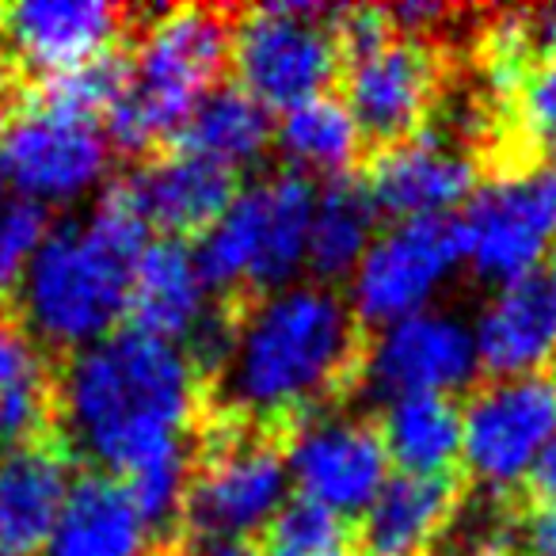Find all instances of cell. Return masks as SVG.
<instances>
[{
    "instance_id": "4fadbf2b",
    "label": "cell",
    "mask_w": 556,
    "mask_h": 556,
    "mask_svg": "<svg viewBox=\"0 0 556 556\" xmlns=\"http://www.w3.org/2000/svg\"><path fill=\"white\" fill-rule=\"evenodd\" d=\"M480 179L484 172L477 156L434 130H419L401 146L366 153L358 164L366 199L396 222L442 217L457 202H469Z\"/></svg>"
},
{
    "instance_id": "484cf974",
    "label": "cell",
    "mask_w": 556,
    "mask_h": 556,
    "mask_svg": "<svg viewBox=\"0 0 556 556\" xmlns=\"http://www.w3.org/2000/svg\"><path fill=\"white\" fill-rule=\"evenodd\" d=\"M278 146L298 168L325 172V176L336 179L358 168L366 156L355 118L336 96H320V100L287 111L278 123Z\"/></svg>"
},
{
    "instance_id": "9a60e30c",
    "label": "cell",
    "mask_w": 556,
    "mask_h": 556,
    "mask_svg": "<svg viewBox=\"0 0 556 556\" xmlns=\"http://www.w3.org/2000/svg\"><path fill=\"white\" fill-rule=\"evenodd\" d=\"M118 187L141 222L149 229H161L168 240L206 237L240 194L232 168L176 149H161L138 161V168L118 179Z\"/></svg>"
},
{
    "instance_id": "83f0119b",
    "label": "cell",
    "mask_w": 556,
    "mask_h": 556,
    "mask_svg": "<svg viewBox=\"0 0 556 556\" xmlns=\"http://www.w3.org/2000/svg\"><path fill=\"white\" fill-rule=\"evenodd\" d=\"M47 206L31 199L4 202L0 210V302L12 298L20 275L47 240Z\"/></svg>"
},
{
    "instance_id": "3957f363",
    "label": "cell",
    "mask_w": 556,
    "mask_h": 556,
    "mask_svg": "<svg viewBox=\"0 0 556 556\" xmlns=\"http://www.w3.org/2000/svg\"><path fill=\"white\" fill-rule=\"evenodd\" d=\"M146 248L149 225L123 187L111 184L85 225L47 232L12 290V309L47 351L77 355L126 317L130 278Z\"/></svg>"
},
{
    "instance_id": "ac0fdd59",
    "label": "cell",
    "mask_w": 556,
    "mask_h": 556,
    "mask_svg": "<svg viewBox=\"0 0 556 556\" xmlns=\"http://www.w3.org/2000/svg\"><path fill=\"white\" fill-rule=\"evenodd\" d=\"M477 348L457 320L439 313H412L370 340L366 374L393 396L408 393H446L472 378Z\"/></svg>"
},
{
    "instance_id": "d6986e66",
    "label": "cell",
    "mask_w": 556,
    "mask_h": 556,
    "mask_svg": "<svg viewBox=\"0 0 556 556\" xmlns=\"http://www.w3.org/2000/svg\"><path fill=\"white\" fill-rule=\"evenodd\" d=\"M62 366L27 332L12 302H0V446L62 434Z\"/></svg>"
},
{
    "instance_id": "ffe728a7",
    "label": "cell",
    "mask_w": 556,
    "mask_h": 556,
    "mask_svg": "<svg viewBox=\"0 0 556 556\" xmlns=\"http://www.w3.org/2000/svg\"><path fill=\"white\" fill-rule=\"evenodd\" d=\"M210 305L214 298L187 240L164 237L141 252L126 294V328L179 348V340L187 343L206 320Z\"/></svg>"
},
{
    "instance_id": "ba28073f",
    "label": "cell",
    "mask_w": 556,
    "mask_h": 556,
    "mask_svg": "<svg viewBox=\"0 0 556 556\" xmlns=\"http://www.w3.org/2000/svg\"><path fill=\"white\" fill-rule=\"evenodd\" d=\"M556 434V374L484 381L462 404V465L480 488L507 500L526 488Z\"/></svg>"
},
{
    "instance_id": "4316f807",
    "label": "cell",
    "mask_w": 556,
    "mask_h": 556,
    "mask_svg": "<svg viewBox=\"0 0 556 556\" xmlns=\"http://www.w3.org/2000/svg\"><path fill=\"white\" fill-rule=\"evenodd\" d=\"M255 556H351L355 522L317 507L309 500H290L252 538Z\"/></svg>"
},
{
    "instance_id": "7402d4cb",
    "label": "cell",
    "mask_w": 556,
    "mask_h": 556,
    "mask_svg": "<svg viewBox=\"0 0 556 556\" xmlns=\"http://www.w3.org/2000/svg\"><path fill=\"white\" fill-rule=\"evenodd\" d=\"M149 530L108 472H80L47 541V556H146Z\"/></svg>"
},
{
    "instance_id": "1f68e13d",
    "label": "cell",
    "mask_w": 556,
    "mask_h": 556,
    "mask_svg": "<svg viewBox=\"0 0 556 556\" xmlns=\"http://www.w3.org/2000/svg\"><path fill=\"white\" fill-rule=\"evenodd\" d=\"M548 290H553V298H556V248H553V255H548Z\"/></svg>"
},
{
    "instance_id": "8fae6325",
    "label": "cell",
    "mask_w": 556,
    "mask_h": 556,
    "mask_svg": "<svg viewBox=\"0 0 556 556\" xmlns=\"http://www.w3.org/2000/svg\"><path fill=\"white\" fill-rule=\"evenodd\" d=\"M457 260H462L457 222L450 217L396 222L389 232H381V240L366 248L351 309L366 328L412 317Z\"/></svg>"
},
{
    "instance_id": "7a4b0ae2",
    "label": "cell",
    "mask_w": 556,
    "mask_h": 556,
    "mask_svg": "<svg viewBox=\"0 0 556 556\" xmlns=\"http://www.w3.org/2000/svg\"><path fill=\"white\" fill-rule=\"evenodd\" d=\"M206 381L176 343L134 328L103 336L62 366V434L92 472L123 480L191 442Z\"/></svg>"
},
{
    "instance_id": "f1b7e54d",
    "label": "cell",
    "mask_w": 556,
    "mask_h": 556,
    "mask_svg": "<svg viewBox=\"0 0 556 556\" xmlns=\"http://www.w3.org/2000/svg\"><path fill=\"white\" fill-rule=\"evenodd\" d=\"M515 545L518 556H556V503L515 500Z\"/></svg>"
},
{
    "instance_id": "6da1fadb",
    "label": "cell",
    "mask_w": 556,
    "mask_h": 556,
    "mask_svg": "<svg viewBox=\"0 0 556 556\" xmlns=\"http://www.w3.org/2000/svg\"><path fill=\"white\" fill-rule=\"evenodd\" d=\"M366 358L370 328L348 298L320 282L278 290L240 309L206 404L298 434L363 386Z\"/></svg>"
},
{
    "instance_id": "8992f818",
    "label": "cell",
    "mask_w": 556,
    "mask_h": 556,
    "mask_svg": "<svg viewBox=\"0 0 556 556\" xmlns=\"http://www.w3.org/2000/svg\"><path fill=\"white\" fill-rule=\"evenodd\" d=\"M229 65L237 88L260 108L294 111L340 85L343 58L336 12L320 4H260L232 9Z\"/></svg>"
},
{
    "instance_id": "52a82bcc",
    "label": "cell",
    "mask_w": 556,
    "mask_h": 556,
    "mask_svg": "<svg viewBox=\"0 0 556 556\" xmlns=\"http://www.w3.org/2000/svg\"><path fill=\"white\" fill-rule=\"evenodd\" d=\"M457 240L480 275L530 278L556 248V161L480 179L457 217Z\"/></svg>"
},
{
    "instance_id": "e575fe53",
    "label": "cell",
    "mask_w": 556,
    "mask_h": 556,
    "mask_svg": "<svg viewBox=\"0 0 556 556\" xmlns=\"http://www.w3.org/2000/svg\"><path fill=\"white\" fill-rule=\"evenodd\" d=\"M0 556H4V553H0Z\"/></svg>"
},
{
    "instance_id": "e0dca14e",
    "label": "cell",
    "mask_w": 556,
    "mask_h": 556,
    "mask_svg": "<svg viewBox=\"0 0 556 556\" xmlns=\"http://www.w3.org/2000/svg\"><path fill=\"white\" fill-rule=\"evenodd\" d=\"M77 454L65 434L0 446V553L35 556L47 548L73 488Z\"/></svg>"
},
{
    "instance_id": "d4e9b609",
    "label": "cell",
    "mask_w": 556,
    "mask_h": 556,
    "mask_svg": "<svg viewBox=\"0 0 556 556\" xmlns=\"http://www.w3.org/2000/svg\"><path fill=\"white\" fill-rule=\"evenodd\" d=\"M374 222H378V210L366 199L358 179L340 176L325 187V194H317L305 260H309L320 287H332L336 278H343L351 267L363 263Z\"/></svg>"
},
{
    "instance_id": "d6a6232c",
    "label": "cell",
    "mask_w": 556,
    "mask_h": 556,
    "mask_svg": "<svg viewBox=\"0 0 556 556\" xmlns=\"http://www.w3.org/2000/svg\"><path fill=\"white\" fill-rule=\"evenodd\" d=\"M0 210H4V176H0Z\"/></svg>"
},
{
    "instance_id": "5bb4252c",
    "label": "cell",
    "mask_w": 556,
    "mask_h": 556,
    "mask_svg": "<svg viewBox=\"0 0 556 556\" xmlns=\"http://www.w3.org/2000/svg\"><path fill=\"white\" fill-rule=\"evenodd\" d=\"M287 465L302 492L298 500L317 503L348 522L370 507L389 480L386 446L370 419H313L294 434Z\"/></svg>"
},
{
    "instance_id": "603a6c76",
    "label": "cell",
    "mask_w": 556,
    "mask_h": 556,
    "mask_svg": "<svg viewBox=\"0 0 556 556\" xmlns=\"http://www.w3.org/2000/svg\"><path fill=\"white\" fill-rule=\"evenodd\" d=\"M389 465L404 477H465L462 404L446 393L396 396L378 419Z\"/></svg>"
},
{
    "instance_id": "5b68a950",
    "label": "cell",
    "mask_w": 556,
    "mask_h": 556,
    "mask_svg": "<svg viewBox=\"0 0 556 556\" xmlns=\"http://www.w3.org/2000/svg\"><path fill=\"white\" fill-rule=\"evenodd\" d=\"M294 431L255 424L232 412H202L191 431V477L184 500V541H252L287 507Z\"/></svg>"
},
{
    "instance_id": "30bf717a",
    "label": "cell",
    "mask_w": 556,
    "mask_h": 556,
    "mask_svg": "<svg viewBox=\"0 0 556 556\" xmlns=\"http://www.w3.org/2000/svg\"><path fill=\"white\" fill-rule=\"evenodd\" d=\"M31 85V80H27ZM108 168L103 126L85 118H65L27 103L0 123V176L31 202H58L80 194Z\"/></svg>"
},
{
    "instance_id": "44dd1931",
    "label": "cell",
    "mask_w": 556,
    "mask_h": 556,
    "mask_svg": "<svg viewBox=\"0 0 556 556\" xmlns=\"http://www.w3.org/2000/svg\"><path fill=\"white\" fill-rule=\"evenodd\" d=\"M477 363L495 378L548 374L556 366V298L545 278L507 282L477 328Z\"/></svg>"
},
{
    "instance_id": "4dcf8cb0",
    "label": "cell",
    "mask_w": 556,
    "mask_h": 556,
    "mask_svg": "<svg viewBox=\"0 0 556 556\" xmlns=\"http://www.w3.org/2000/svg\"><path fill=\"white\" fill-rule=\"evenodd\" d=\"M191 556H255L252 541H206V545H187Z\"/></svg>"
},
{
    "instance_id": "277c9868",
    "label": "cell",
    "mask_w": 556,
    "mask_h": 556,
    "mask_svg": "<svg viewBox=\"0 0 556 556\" xmlns=\"http://www.w3.org/2000/svg\"><path fill=\"white\" fill-rule=\"evenodd\" d=\"M232 9H164L141 20L130 42V88L103 118V138L126 156L168 149L194 103L229 70Z\"/></svg>"
},
{
    "instance_id": "7c38bea8",
    "label": "cell",
    "mask_w": 556,
    "mask_h": 556,
    "mask_svg": "<svg viewBox=\"0 0 556 556\" xmlns=\"http://www.w3.org/2000/svg\"><path fill=\"white\" fill-rule=\"evenodd\" d=\"M138 16L103 0H27L0 9V42L20 73L50 77L134 42Z\"/></svg>"
},
{
    "instance_id": "cb8c5ba5",
    "label": "cell",
    "mask_w": 556,
    "mask_h": 556,
    "mask_svg": "<svg viewBox=\"0 0 556 556\" xmlns=\"http://www.w3.org/2000/svg\"><path fill=\"white\" fill-rule=\"evenodd\" d=\"M267 141L270 111L260 108L237 85H217L214 92H206L194 103V111L176 130V138L168 141V149L237 172V164L255 161L267 149Z\"/></svg>"
},
{
    "instance_id": "9c48e42d",
    "label": "cell",
    "mask_w": 556,
    "mask_h": 556,
    "mask_svg": "<svg viewBox=\"0 0 556 556\" xmlns=\"http://www.w3.org/2000/svg\"><path fill=\"white\" fill-rule=\"evenodd\" d=\"M340 85L363 149L378 153L416 138L431 123L450 88V62L439 42L393 31L370 54L343 62Z\"/></svg>"
},
{
    "instance_id": "f546056e",
    "label": "cell",
    "mask_w": 556,
    "mask_h": 556,
    "mask_svg": "<svg viewBox=\"0 0 556 556\" xmlns=\"http://www.w3.org/2000/svg\"><path fill=\"white\" fill-rule=\"evenodd\" d=\"M518 495L530 503H556V434L545 446V454L538 457V465H533V472L526 477V488Z\"/></svg>"
},
{
    "instance_id": "836d02e7",
    "label": "cell",
    "mask_w": 556,
    "mask_h": 556,
    "mask_svg": "<svg viewBox=\"0 0 556 556\" xmlns=\"http://www.w3.org/2000/svg\"><path fill=\"white\" fill-rule=\"evenodd\" d=\"M553 374H556V366H553Z\"/></svg>"
},
{
    "instance_id": "2e32d148",
    "label": "cell",
    "mask_w": 556,
    "mask_h": 556,
    "mask_svg": "<svg viewBox=\"0 0 556 556\" xmlns=\"http://www.w3.org/2000/svg\"><path fill=\"white\" fill-rule=\"evenodd\" d=\"M465 477L396 472L355 518V548L363 556H442L465 507Z\"/></svg>"
}]
</instances>
